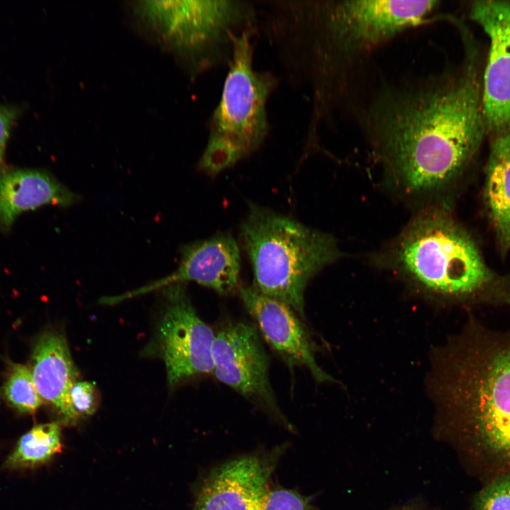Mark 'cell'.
<instances>
[{"label":"cell","instance_id":"12","mask_svg":"<svg viewBox=\"0 0 510 510\" xmlns=\"http://www.w3.org/2000/svg\"><path fill=\"white\" fill-rule=\"evenodd\" d=\"M240 251L230 233L186 244L181 248L177 269L169 276L123 295L107 298L109 305L118 303L177 283L194 281L222 295L239 290Z\"/></svg>","mask_w":510,"mask_h":510},{"label":"cell","instance_id":"17","mask_svg":"<svg viewBox=\"0 0 510 510\" xmlns=\"http://www.w3.org/2000/svg\"><path fill=\"white\" fill-rule=\"evenodd\" d=\"M60 431L57 422L33 426L21 437L6 466L24 468L46 463L62 450Z\"/></svg>","mask_w":510,"mask_h":510},{"label":"cell","instance_id":"1","mask_svg":"<svg viewBox=\"0 0 510 510\" xmlns=\"http://www.w3.org/2000/svg\"><path fill=\"white\" fill-rule=\"evenodd\" d=\"M373 149L407 193H436L461 170L483 137L482 97L471 67L386 87L361 115Z\"/></svg>","mask_w":510,"mask_h":510},{"label":"cell","instance_id":"18","mask_svg":"<svg viewBox=\"0 0 510 510\" xmlns=\"http://www.w3.org/2000/svg\"><path fill=\"white\" fill-rule=\"evenodd\" d=\"M8 402L21 412L33 413L42 404L31 371L24 365L13 364L4 386Z\"/></svg>","mask_w":510,"mask_h":510},{"label":"cell","instance_id":"21","mask_svg":"<svg viewBox=\"0 0 510 510\" xmlns=\"http://www.w3.org/2000/svg\"><path fill=\"white\" fill-rule=\"evenodd\" d=\"M71 405L76 418L93 414L97 407V396L94 385L86 381H76L69 392Z\"/></svg>","mask_w":510,"mask_h":510},{"label":"cell","instance_id":"14","mask_svg":"<svg viewBox=\"0 0 510 510\" xmlns=\"http://www.w3.org/2000/svg\"><path fill=\"white\" fill-rule=\"evenodd\" d=\"M79 200L43 171L0 168V227L6 230L22 212L44 205L68 207Z\"/></svg>","mask_w":510,"mask_h":510},{"label":"cell","instance_id":"22","mask_svg":"<svg viewBox=\"0 0 510 510\" xmlns=\"http://www.w3.org/2000/svg\"><path fill=\"white\" fill-rule=\"evenodd\" d=\"M17 115L16 109L0 106V162L3 159L11 129Z\"/></svg>","mask_w":510,"mask_h":510},{"label":"cell","instance_id":"3","mask_svg":"<svg viewBox=\"0 0 510 510\" xmlns=\"http://www.w3.org/2000/svg\"><path fill=\"white\" fill-rule=\"evenodd\" d=\"M440 357L438 402L477 448L510 468V332L470 323Z\"/></svg>","mask_w":510,"mask_h":510},{"label":"cell","instance_id":"19","mask_svg":"<svg viewBox=\"0 0 510 510\" xmlns=\"http://www.w3.org/2000/svg\"><path fill=\"white\" fill-rule=\"evenodd\" d=\"M310 499L294 489L266 488L254 510H312Z\"/></svg>","mask_w":510,"mask_h":510},{"label":"cell","instance_id":"15","mask_svg":"<svg viewBox=\"0 0 510 510\" xmlns=\"http://www.w3.org/2000/svg\"><path fill=\"white\" fill-rule=\"evenodd\" d=\"M31 374L42 400L54 406L67 423H74L77 418L69 392L77 381V373L63 336L47 332L39 338L33 353Z\"/></svg>","mask_w":510,"mask_h":510},{"label":"cell","instance_id":"20","mask_svg":"<svg viewBox=\"0 0 510 510\" xmlns=\"http://www.w3.org/2000/svg\"><path fill=\"white\" fill-rule=\"evenodd\" d=\"M474 510H510V472L495 477L478 494Z\"/></svg>","mask_w":510,"mask_h":510},{"label":"cell","instance_id":"9","mask_svg":"<svg viewBox=\"0 0 510 510\" xmlns=\"http://www.w3.org/2000/svg\"><path fill=\"white\" fill-rule=\"evenodd\" d=\"M256 327L232 322L215 333L212 374L223 384L264 409L290 431L269 380V361Z\"/></svg>","mask_w":510,"mask_h":510},{"label":"cell","instance_id":"5","mask_svg":"<svg viewBox=\"0 0 510 510\" xmlns=\"http://www.w3.org/2000/svg\"><path fill=\"white\" fill-rule=\"evenodd\" d=\"M394 265L426 295L463 301L484 292L491 276L471 240L441 210L418 215L397 238Z\"/></svg>","mask_w":510,"mask_h":510},{"label":"cell","instance_id":"10","mask_svg":"<svg viewBox=\"0 0 510 510\" xmlns=\"http://www.w3.org/2000/svg\"><path fill=\"white\" fill-rule=\"evenodd\" d=\"M470 17L490 40L482 101L486 130L510 132V1H475Z\"/></svg>","mask_w":510,"mask_h":510},{"label":"cell","instance_id":"23","mask_svg":"<svg viewBox=\"0 0 510 510\" xmlns=\"http://www.w3.org/2000/svg\"><path fill=\"white\" fill-rule=\"evenodd\" d=\"M404 510H415V509H404Z\"/></svg>","mask_w":510,"mask_h":510},{"label":"cell","instance_id":"8","mask_svg":"<svg viewBox=\"0 0 510 510\" xmlns=\"http://www.w3.org/2000/svg\"><path fill=\"white\" fill-rule=\"evenodd\" d=\"M163 289L164 310L145 352L163 359L169 386L174 388L186 380L212 373L215 332L197 314L184 283Z\"/></svg>","mask_w":510,"mask_h":510},{"label":"cell","instance_id":"4","mask_svg":"<svg viewBox=\"0 0 510 510\" xmlns=\"http://www.w3.org/2000/svg\"><path fill=\"white\" fill-rule=\"evenodd\" d=\"M240 232L253 269V287L285 303L305 320L308 283L339 257L334 238L255 204L249 205Z\"/></svg>","mask_w":510,"mask_h":510},{"label":"cell","instance_id":"16","mask_svg":"<svg viewBox=\"0 0 510 510\" xmlns=\"http://www.w3.org/2000/svg\"><path fill=\"white\" fill-rule=\"evenodd\" d=\"M487 195L501 245L510 248V132L494 137L487 169Z\"/></svg>","mask_w":510,"mask_h":510},{"label":"cell","instance_id":"6","mask_svg":"<svg viewBox=\"0 0 510 510\" xmlns=\"http://www.w3.org/2000/svg\"><path fill=\"white\" fill-rule=\"evenodd\" d=\"M256 28L237 35L220 99L209 123V135L198 169L216 176L255 152L269 131L267 104L278 79L254 67Z\"/></svg>","mask_w":510,"mask_h":510},{"label":"cell","instance_id":"11","mask_svg":"<svg viewBox=\"0 0 510 510\" xmlns=\"http://www.w3.org/2000/svg\"><path fill=\"white\" fill-rule=\"evenodd\" d=\"M285 449L278 446L214 468L200 482L192 510H254Z\"/></svg>","mask_w":510,"mask_h":510},{"label":"cell","instance_id":"2","mask_svg":"<svg viewBox=\"0 0 510 510\" xmlns=\"http://www.w3.org/2000/svg\"><path fill=\"white\" fill-rule=\"evenodd\" d=\"M264 26L288 74L305 84L324 119L346 73L397 34L425 22L438 1H265Z\"/></svg>","mask_w":510,"mask_h":510},{"label":"cell","instance_id":"7","mask_svg":"<svg viewBox=\"0 0 510 510\" xmlns=\"http://www.w3.org/2000/svg\"><path fill=\"white\" fill-rule=\"evenodd\" d=\"M246 0L145 1L140 16L192 76L229 62L234 38L257 28V6Z\"/></svg>","mask_w":510,"mask_h":510},{"label":"cell","instance_id":"13","mask_svg":"<svg viewBox=\"0 0 510 510\" xmlns=\"http://www.w3.org/2000/svg\"><path fill=\"white\" fill-rule=\"evenodd\" d=\"M241 299L263 338L293 368H306L317 382L336 380L315 360V347L300 316L285 303L265 295L254 287L239 288Z\"/></svg>","mask_w":510,"mask_h":510}]
</instances>
